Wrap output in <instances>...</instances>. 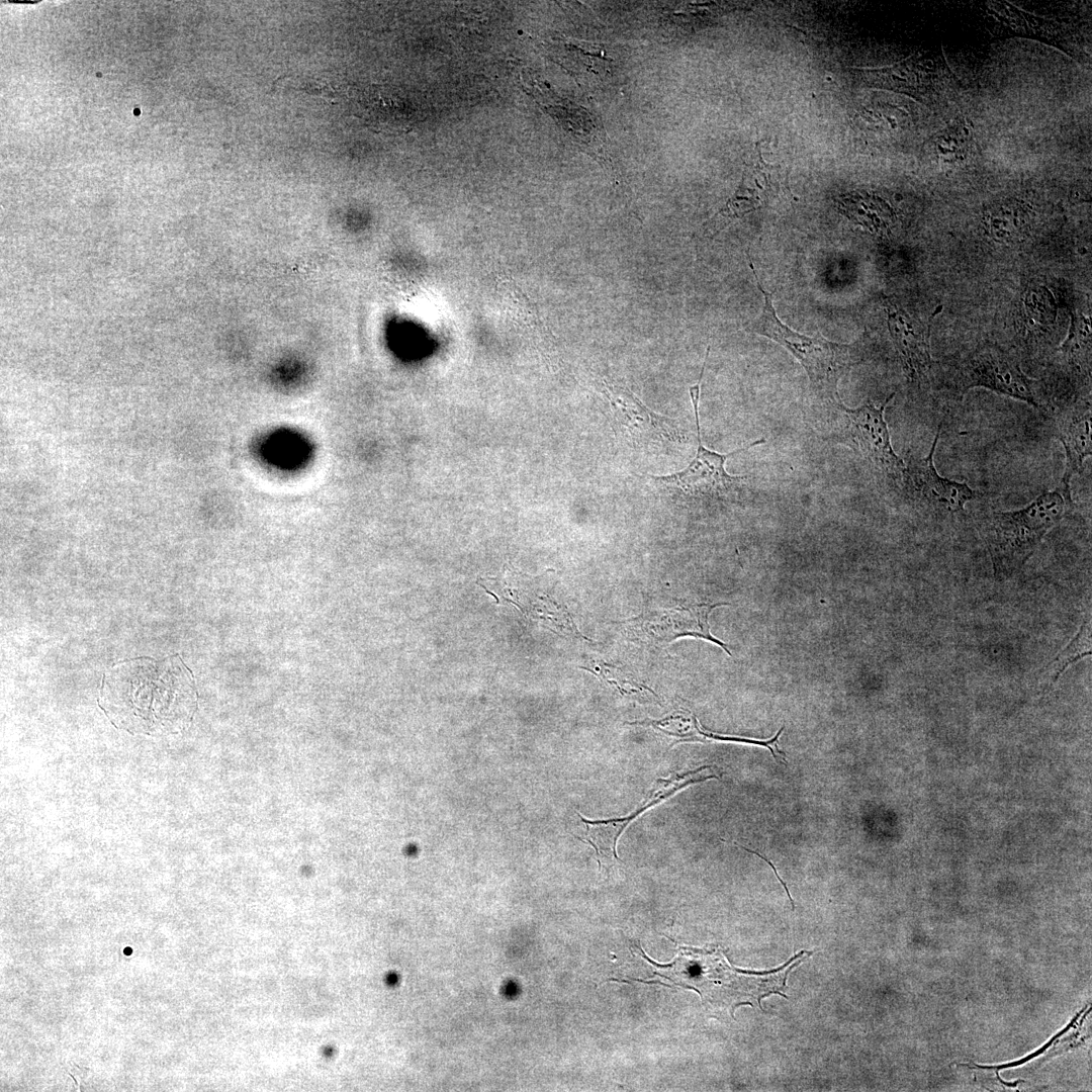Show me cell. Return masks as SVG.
Segmentation results:
<instances>
[{
	"instance_id": "ffe728a7",
	"label": "cell",
	"mask_w": 1092,
	"mask_h": 1092,
	"mask_svg": "<svg viewBox=\"0 0 1092 1092\" xmlns=\"http://www.w3.org/2000/svg\"><path fill=\"white\" fill-rule=\"evenodd\" d=\"M583 669L600 676L603 680L614 685L621 694H637L645 690H650L644 685L636 681L631 675H626L622 669L608 662L601 660L593 661L588 667L582 666Z\"/></svg>"
},
{
	"instance_id": "6da1fadb",
	"label": "cell",
	"mask_w": 1092,
	"mask_h": 1092,
	"mask_svg": "<svg viewBox=\"0 0 1092 1092\" xmlns=\"http://www.w3.org/2000/svg\"><path fill=\"white\" fill-rule=\"evenodd\" d=\"M100 707L116 727L130 733L177 732L196 710L192 674L179 656L119 663L104 674Z\"/></svg>"
},
{
	"instance_id": "277c9868",
	"label": "cell",
	"mask_w": 1092,
	"mask_h": 1092,
	"mask_svg": "<svg viewBox=\"0 0 1092 1092\" xmlns=\"http://www.w3.org/2000/svg\"><path fill=\"white\" fill-rule=\"evenodd\" d=\"M710 346L706 350L704 363L696 384L690 386L689 392L694 408L698 449L695 458L680 471L666 475H649L655 483L670 490L679 492L688 498L697 499H729L734 497L746 477L743 475H731L725 469V463L729 457L748 450L751 447L761 445L764 439H758L747 446L721 454L705 447L701 440L699 419V402L701 382L704 375L706 362L709 356Z\"/></svg>"
},
{
	"instance_id": "30bf717a",
	"label": "cell",
	"mask_w": 1092,
	"mask_h": 1092,
	"mask_svg": "<svg viewBox=\"0 0 1092 1092\" xmlns=\"http://www.w3.org/2000/svg\"><path fill=\"white\" fill-rule=\"evenodd\" d=\"M883 305L903 370L909 380L920 381L931 367L926 328L892 299L885 297Z\"/></svg>"
},
{
	"instance_id": "2e32d148",
	"label": "cell",
	"mask_w": 1092,
	"mask_h": 1092,
	"mask_svg": "<svg viewBox=\"0 0 1092 1092\" xmlns=\"http://www.w3.org/2000/svg\"><path fill=\"white\" fill-rule=\"evenodd\" d=\"M1090 654L1091 623L1086 620L1068 645L1041 669L1043 692L1046 693L1069 666Z\"/></svg>"
},
{
	"instance_id": "7c38bea8",
	"label": "cell",
	"mask_w": 1092,
	"mask_h": 1092,
	"mask_svg": "<svg viewBox=\"0 0 1092 1092\" xmlns=\"http://www.w3.org/2000/svg\"><path fill=\"white\" fill-rule=\"evenodd\" d=\"M769 173L770 169L766 171L760 165L755 166L751 173L745 171L736 192L710 219V231L717 233L730 220L762 206L770 194L780 188Z\"/></svg>"
},
{
	"instance_id": "9c48e42d",
	"label": "cell",
	"mask_w": 1092,
	"mask_h": 1092,
	"mask_svg": "<svg viewBox=\"0 0 1092 1092\" xmlns=\"http://www.w3.org/2000/svg\"><path fill=\"white\" fill-rule=\"evenodd\" d=\"M726 603H702L671 609L654 610L629 620L637 635L652 643H670L680 637L708 640L720 646L728 655L731 652L723 641L711 634L709 616Z\"/></svg>"
},
{
	"instance_id": "5b68a950",
	"label": "cell",
	"mask_w": 1092,
	"mask_h": 1092,
	"mask_svg": "<svg viewBox=\"0 0 1092 1092\" xmlns=\"http://www.w3.org/2000/svg\"><path fill=\"white\" fill-rule=\"evenodd\" d=\"M953 388L960 395L974 387L1024 401L1037 408L1045 406L1039 382L1028 377L1017 360L995 346H983L956 365Z\"/></svg>"
},
{
	"instance_id": "8992f818",
	"label": "cell",
	"mask_w": 1092,
	"mask_h": 1092,
	"mask_svg": "<svg viewBox=\"0 0 1092 1092\" xmlns=\"http://www.w3.org/2000/svg\"><path fill=\"white\" fill-rule=\"evenodd\" d=\"M894 395L890 394L880 405L869 400L854 408L845 406L842 401L835 406L845 416V438L850 446L878 471L901 482L906 464L893 449L884 416Z\"/></svg>"
},
{
	"instance_id": "e0dca14e",
	"label": "cell",
	"mask_w": 1092,
	"mask_h": 1092,
	"mask_svg": "<svg viewBox=\"0 0 1092 1092\" xmlns=\"http://www.w3.org/2000/svg\"><path fill=\"white\" fill-rule=\"evenodd\" d=\"M1024 324L1030 330H1044L1056 318V305L1051 292L1042 286L1028 288L1023 297Z\"/></svg>"
},
{
	"instance_id": "8fae6325",
	"label": "cell",
	"mask_w": 1092,
	"mask_h": 1092,
	"mask_svg": "<svg viewBox=\"0 0 1092 1092\" xmlns=\"http://www.w3.org/2000/svg\"><path fill=\"white\" fill-rule=\"evenodd\" d=\"M1052 435L1065 451V470L1062 481L1071 483L1081 473L1085 459L1092 455V418L1089 403L1076 404L1051 418Z\"/></svg>"
},
{
	"instance_id": "3957f363",
	"label": "cell",
	"mask_w": 1092,
	"mask_h": 1092,
	"mask_svg": "<svg viewBox=\"0 0 1092 1092\" xmlns=\"http://www.w3.org/2000/svg\"><path fill=\"white\" fill-rule=\"evenodd\" d=\"M749 266L757 288L764 297V303L760 314L747 326V331L766 337L783 346L805 369L812 392L823 401L838 404L842 401L838 394V382L852 366L858 363L856 350L850 345L831 342L820 332H817L814 337H809L783 324L774 307V293L763 289L751 260H749Z\"/></svg>"
},
{
	"instance_id": "52a82bcc",
	"label": "cell",
	"mask_w": 1092,
	"mask_h": 1092,
	"mask_svg": "<svg viewBox=\"0 0 1092 1092\" xmlns=\"http://www.w3.org/2000/svg\"><path fill=\"white\" fill-rule=\"evenodd\" d=\"M614 428L637 447H663L679 444L684 434L677 423L644 404L628 387L603 380Z\"/></svg>"
},
{
	"instance_id": "7a4b0ae2",
	"label": "cell",
	"mask_w": 1092,
	"mask_h": 1092,
	"mask_svg": "<svg viewBox=\"0 0 1092 1092\" xmlns=\"http://www.w3.org/2000/svg\"><path fill=\"white\" fill-rule=\"evenodd\" d=\"M1074 510L1071 483L1036 496L1018 510L990 511L980 516L978 529L990 554L994 575L1007 579L1019 572L1045 535Z\"/></svg>"
},
{
	"instance_id": "ac0fdd59",
	"label": "cell",
	"mask_w": 1092,
	"mask_h": 1092,
	"mask_svg": "<svg viewBox=\"0 0 1092 1092\" xmlns=\"http://www.w3.org/2000/svg\"><path fill=\"white\" fill-rule=\"evenodd\" d=\"M971 126L966 120H960L945 128L937 138L936 149L944 162L964 159L971 144Z\"/></svg>"
},
{
	"instance_id": "9a60e30c",
	"label": "cell",
	"mask_w": 1092,
	"mask_h": 1092,
	"mask_svg": "<svg viewBox=\"0 0 1092 1092\" xmlns=\"http://www.w3.org/2000/svg\"><path fill=\"white\" fill-rule=\"evenodd\" d=\"M1027 215L1023 204L1017 201H1006L990 208L985 215L984 223L995 239L1009 242L1023 234L1027 225Z\"/></svg>"
},
{
	"instance_id": "4fadbf2b",
	"label": "cell",
	"mask_w": 1092,
	"mask_h": 1092,
	"mask_svg": "<svg viewBox=\"0 0 1092 1092\" xmlns=\"http://www.w3.org/2000/svg\"><path fill=\"white\" fill-rule=\"evenodd\" d=\"M262 459L281 470H296L311 458L309 440L293 429H278L265 435L259 443Z\"/></svg>"
},
{
	"instance_id": "d6986e66",
	"label": "cell",
	"mask_w": 1092,
	"mask_h": 1092,
	"mask_svg": "<svg viewBox=\"0 0 1092 1092\" xmlns=\"http://www.w3.org/2000/svg\"><path fill=\"white\" fill-rule=\"evenodd\" d=\"M1091 334L1089 321L1082 315H1072L1071 331L1062 346L1063 353L1071 363L1081 366L1090 362Z\"/></svg>"
},
{
	"instance_id": "5bb4252c",
	"label": "cell",
	"mask_w": 1092,
	"mask_h": 1092,
	"mask_svg": "<svg viewBox=\"0 0 1092 1092\" xmlns=\"http://www.w3.org/2000/svg\"><path fill=\"white\" fill-rule=\"evenodd\" d=\"M837 208L850 220L872 233H885L894 220V211L881 197L867 192H850L836 198Z\"/></svg>"
},
{
	"instance_id": "ba28073f",
	"label": "cell",
	"mask_w": 1092,
	"mask_h": 1092,
	"mask_svg": "<svg viewBox=\"0 0 1092 1092\" xmlns=\"http://www.w3.org/2000/svg\"><path fill=\"white\" fill-rule=\"evenodd\" d=\"M941 433L938 426L928 454L914 459L901 479L902 489L911 500L937 515H954L976 498V491L967 483L941 476L934 464V454Z\"/></svg>"
}]
</instances>
